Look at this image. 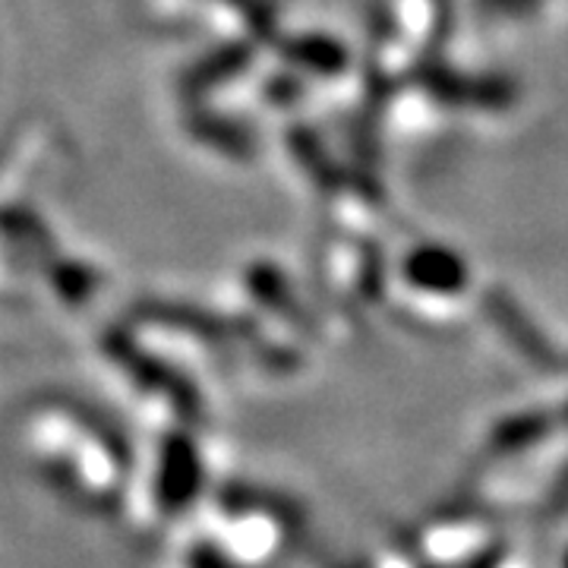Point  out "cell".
<instances>
[{
    "label": "cell",
    "instance_id": "obj_3",
    "mask_svg": "<svg viewBox=\"0 0 568 568\" xmlns=\"http://www.w3.org/2000/svg\"><path fill=\"white\" fill-rule=\"evenodd\" d=\"M566 568H568V566H566Z\"/></svg>",
    "mask_w": 568,
    "mask_h": 568
},
{
    "label": "cell",
    "instance_id": "obj_1",
    "mask_svg": "<svg viewBox=\"0 0 568 568\" xmlns=\"http://www.w3.org/2000/svg\"><path fill=\"white\" fill-rule=\"evenodd\" d=\"M410 272H414V282L433 291H446V294L462 291L467 284V265L448 250H420L410 263Z\"/></svg>",
    "mask_w": 568,
    "mask_h": 568
},
{
    "label": "cell",
    "instance_id": "obj_2",
    "mask_svg": "<svg viewBox=\"0 0 568 568\" xmlns=\"http://www.w3.org/2000/svg\"><path fill=\"white\" fill-rule=\"evenodd\" d=\"M544 429H547V424L540 417H521L518 424H511L499 433V446H525L530 439H537Z\"/></svg>",
    "mask_w": 568,
    "mask_h": 568
}]
</instances>
